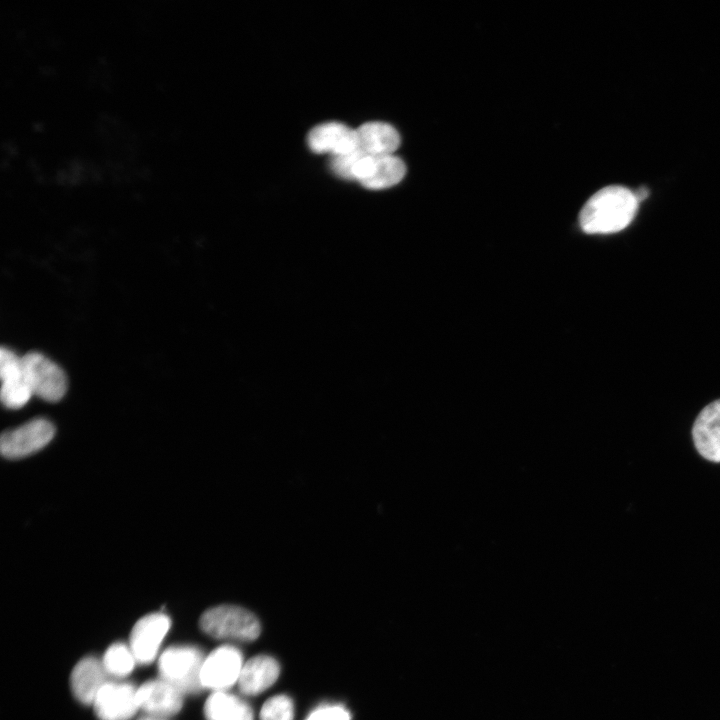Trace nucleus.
<instances>
[{
    "label": "nucleus",
    "instance_id": "f257e3e1",
    "mask_svg": "<svg viewBox=\"0 0 720 720\" xmlns=\"http://www.w3.org/2000/svg\"><path fill=\"white\" fill-rule=\"evenodd\" d=\"M639 200L626 187L606 186L593 194L579 214L582 230L589 234H609L626 228L634 219Z\"/></svg>",
    "mask_w": 720,
    "mask_h": 720
},
{
    "label": "nucleus",
    "instance_id": "f03ea898",
    "mask_svg": "<svg viewBox=\"0 0 720 720\" xmlns=\"http://www.w3.org/2000/svg\"><path fill=\"white\" fill-rule=\"evenodd\" d=\"M200 628L213 638L238 641H253L261 631L259 620L252 612L228 604L206 610L200 618Z\"/></svg>",
    "mask_w": 720,
    "mask_h": 720
},
{
    "label": "nucleus",
    "instance_id": "7ed1b4c3",
    "mask_svg": "<svg viewBox=\"0 0 720 720\" xmlns=\"http://www.w3.org/2000/svg\"><path fill=\"white\" fill-rule=\"evenodd\" d=\"M204 658L202 651L192 645L169 647L159 658V678L183 694L197 693L203 689L200 675Z\"/></svg>",
    "mask_w": 720,
    "mask_h": 720
},
{
    "label": "nucleus",
    "instance_id": "20e7f679",
    "mask_svg": "<svg viewBox=\"0 0 720 720\" xmlns=\"http://www.w3.org/2000/svg\"><path fill=\"white\" fill-rule=\"evenodd\" d=\"M25 379L33 393L49 402L59 401L67 390V379L63 370L36 352L22 357Z\"/></svg>",
    "mask_w": 720,
    "mask_h": 720
},
{
    "label": "nucleus",
    "instance_id": "39448f33",
    "mask_svg": "<svg viewBox=\"0 0 720 720\" xmlns=\"http://www.w3.org/2000/svg\"><path fill=\"white\" fill-rule=\"evenodd\" d=\"M243 665L242 653L235 646L225 644L214 649L203 661L200 675L203 689L227 691L238 682Z\"/></svg>",
    "mask_w": 720,
    "mask_h": 720
},
{
    "label": "nucleus",
    "instance_id": "423d86ee",
    "mask_svg": "<svg viewBox=\"0 0 720 720\" xmlns=\"http://www.w3.org/2000/svg\"><path fill=\"white\" fill-rule=\"evenodd\" d=\"M55 433L53 424L44 419L36 418L18 428L3 432L0 439V450L8 459H18L35 453L46 446Z\"/></svg>",
    "mask_w": 720,
    "mask_h": 720
},
{
    "label": "nucleus",
    "instance_id": "0eeeda50",
    "mask_svg": "<svg viewBox=\"0 0 720 720\" xmlns=\"http://www.w3.org/2000/svg\"><path fill=\"white\" fill-rule=\"evenodd\" d=\"M406 173L404 162L394 154L362 153L353 171V180L371 190H381L399 183Z\"/></svg>",
    "mask_w": 720,
    "mask_h": 720
},
{
    "label": "nucleus",
    "instance_id": "6e6552de",
    "mask_svg": "<svg viewBox=\"0 0 720 720\" xmlns=\"http://www.w3.org/2000/svg\"><path fill=\"white\" fill-rule=\"evenodd\" d=\"M92 705L100 720H129L139 709L137 688L127 682L108 681Z\"/></svg>",
    "mask_w": 720,
    "mask_h": 720
},
{
    "label": "nucleus",
    "instance_id": "1a4fd4ad",
    "mask_svg": "<svg viewBox=\"0 0 720 720\" xmlns=\"http://www.w3.org/2000/svg\"><path fill=\"white\" fill-rule=\"evenodd\" d=\"M170 626L169 616L162 612L148 614L135 623L129 647L137 663L148 664L156 658Z\"/></svg>",
    "mask_w": 720,
    "mask_h": 720
},
{
    "label": "nucleus",
    "instance_id": "9d476101",
    "mask_svg": "<svg viewBox=\"0 0 720 720\" xmlns=\"http://www.w3.org/2000/svg\"><path fill=\"white\" fill-rule=\"evenodd\" d=\"M139 709L146 715L167 718L177 714L183 705V693L159 678L143 683L137 688Z\"/></svg>",
    "mask_w": 720,
    "mask_h": 720
},
{
    "label": "nucleus",
    "instance_id": "9b49d317",
    "mask_svg": "<svg viewBox=\"0 0 720 720\" xmlns=\"http://www.w3.org/2000/svg\"><path fill=\"white\" fill-rule=\"evenodd\" d=\"M307 144L311 151L329 153L331 157L358 149L356 129L340 122H326L315 126L307 135Z\"/></svg>",
    "mask_w": 720,
    "mask_h": 720
},
{
    "label": "nucleus",
    "instance_id": "f8f14e48",
    "mask_svg": "<svg viewBox=\"0 0 720 720\" xmlns=\"http://www.w3.org/2000/svg\"><path fill=\"white\" fill-rule=\"evenodd\" d=\"M699 454L712 462H720V399L704 407L692 429Z\"/></svg>",
    "mask_w": 720,
    "mask_h": 720
},
{
    "label": "nucleus",
    "instance_id": "ddd939ff",
    "mask_svg": "<svg viewBox=\"0 0 720 720\" xmlns=\"http://www.w3.org/2000/svg\"><path fill=\"white\" fill-rule=\"evenodd\" d=\"M102 661L95 657L81 659L73 668L70 684L75 698L83 704H92L100 689L108 682Z\"/></svg>",
    "mask_w": 720,
    "mask_h": 720
},
{
    "label": "nucleus",
    "instance_id": "4468645a",
    "mask_svg": "<svg viewBox=\"0 0 720 720\" xmlns=\"http://www.w3.org/2000/svg\"><path fill=\"white\" fill-rule=\"evenodd\" d=\"M280 667L271 656L258 655L244 663L238 687L244 695H258L272 686L278 679Z\"/></svg>",
    "mask_w": 720,
    "mask_h": 720
},
{
    "label": "nucleus",
    "instance_id": "2eb2a0df",
    "mask_svg": "<svg viewBox=\"0 0 720 720\" xmlns=\"http://www.w3.org/2000/svg\"><path fill=\"white\" fill-rule=\"evenodd\" d=\"M358 149L370 155L393 154L400 145V135L390 124L371 121L356 128Z\"/></svg>",
    "mask_w": 720,
    "mask_h": 720
},
{
    "label": "nucleus",
    "instance_id": "dca6fc26",
    "mask_svg": "<svg viewBox=\"0 0 720 720\" xmlns=\"http://www.w3.org/2000/svg\"><path fill=\"white\" fill-rule=\"evenodd\" d=\"M1 401L10 409L23 407L33 395L24 376L22 361L9 359L0 365Z\"/></svg>",
    "mask_w": 720,
    "mask_h": 720
},
{
    "label": "nucleus",
    "instance_id": "f3484780",
    "mask_svg": "<svg viewBox=\"0 0 720 720\" xmlns=\"http://www.w3.org/2000/svg\"><path fill=\"white\" fill-rule=\"evenodd\" d=\"M206 720H253L249 704L228 691H214L204 705Z\"/></svg>",
    "mask_w": 720,
    "mask_h": 720
},
{
    "label": "nucleus",
    "instance_id": "a211bd4d",
    "mask_svg": "<svg viewBox=\"0 0 720 720\" xmlns=\"http://www.w3.org/2000/svg\"><path fill=\"white\" fill-rule=\"evenodd\" d=\"M102 663L108 675L122 678L132 672L137 661L129 646L114 643L106 650Z\"/></svg>",
    "mask_w": 720,
    "mask_h": 720
},
{
    "label": "nucleus",
    "instance_id": "6ab92c4d",
    "mask_svg": "<svg viewBox=\"0 0 720 720\" xmlns=\"http://www.w3.org/2000/svg\"><path fill=\"white\" fill-rule=\"evenodd\" d=\"M294 705L290 697L275 695L260 710V720H293Z\"/></svg>",
    "mask_w": 720,
    "mask_h": 720
},
{
    "label": "nucleus",
    "instance_id": "aec40b11",
    "mask_svg": "<svg viewBox=\"0 0 720 720\" xmlns=\"http://www.w3.org/2000/svg\"><path fill=\"white\" fill-rule=\"evenodd\" d=\"M363 152L359 149L337 156H332L329 162L330 170L338 177L353 180V171Z\"/></svg>",
    "mask_w": 720,
    "mask_h": 720
},
{
    "label": "nucleus",
    "instance_id": "412c9836",
    "mask_svg": "<svg viewBox=\"0 0 720 720\" xmlns=\"http://www.w3.org/2000/svg\"><path fill=\"white\" fill-rule=\"evenodd\" d=\"M349 711L342 705H322L310 712L305 720H350Z\"/></svg>",
    "mask_w": 720,
    "mask_h": 720
},
{
    "label": "nucleus",
    "instance_id": "4be33fe9",
    "mask_svg": "<svg viewBox=\"0 0 720 720\" xmlns=\"http://www.w3.org/2000/svg\"><path fill=\"white\" fill-rule=\"evenodd\" d=\"M138 720H166V718H161V717H156V716H151V715H145V716L139 718Z\"/></svg>",
    "mask_w": 720,
    "mask_h": 720
}]
</instances>
